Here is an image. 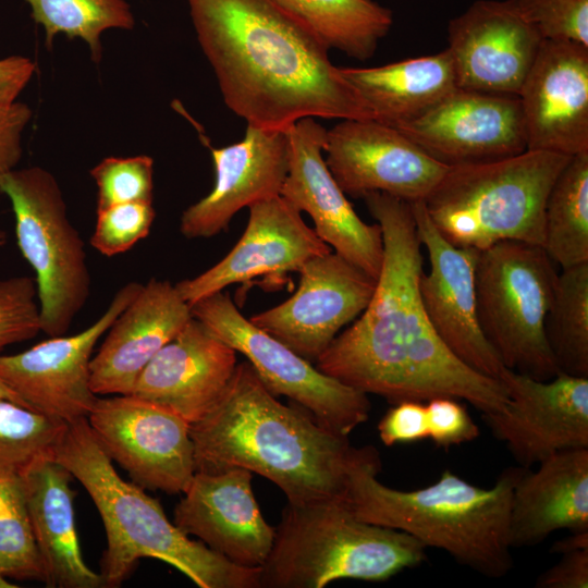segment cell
Instances as JSON below:
<instances>
[{
    "mask_svg": "<svg viewBox=\"0 0 588 588\" xmlns=\"http://www.w3.org/2000/svg\"><path fill=\"white\" fill-rule=\"evenodd\" d=\"M0 193L11 203L17 246L36 275L41 332L63 335L89 297L91 278L59 182L41 167L16 168L1 180Z\"/></svg>",
    "mask_w": 588,
    "mask_h": 588,
    "instance_id": "cell-9",
    "label": "cell"
},
{
    "mask_svg": "<svg viewBox=\"0 0 588 588\" xmlns=\"http://www.w3.org/2000/svg\"><path fill=\"white\" fill-rule=\"evenodd\" d=\"M327 130L305 118L287 130L289 170L281 196L313 219L315 232L333 252L378 279L383 261L382 231L353 209L322 157Z\"/></svg>",
    "mask_w": 588,
    "mask_h": 588,
    "instance_id": "cell-16",
    "label": "cell"
},
{
    "mask_svg": "<svg viewBox=\"0 0 588 588\" xmlns=\"http://www.w3.org/2000/svg\"><path fill=\"white\" fill-rule=\"evenodd\" d=\"M14 587H19V586L12 584V583L8 579V577H5L4 575L0 574V588H14Z\"/></svg>",
    "mask_w": 588,
    "mask_h": 588,
    "instance_id": "cell-46",
    "label": "cell"
},
{
    "mask_svg": "<svg viewBox=\"0 0 588 588\" xmlns=\"http://www.w3.org/2000/svg\"><path fill=\"white\" fill-rule=\"evenodd\" d=\"M526 468H505L488 489L445 469L437 482L402 491L378 480L380 458L375 448H353L343 499L358 519L407 532L426 548L448 552L461 565L500 578L513 567L511 500Z\"/></svg>",
    "mask_w": 588,
    "mask_h": 588,
    "instance_id": "cell-4",
    "label": "cell"
},
{
    "mask_svg": "<svg viewBox=\"0 0 588 588\" xmlns=\"http://www.w3.org/2000/svg\"><path fill=\"white\" fill-rule=\"evenodd\" d=\"M543 330L560 372L588 377V262L558 274Z\"/></svg>",
    "mask_w": 588,
    "mask_h": 588,
    "instance_id": "cell-31",
    "label": "cell"
},
{
    "mask_svg": "<svg viewBox=\"0 0 588 588\" xmlns=\"http://www.w3.org/2000/svg\"><path fill=\"white\" fill-rule=\"evenodd\" d=\"M323 151L340 188L355 198L377 192L424 201L449 169L397 128L372 119H346L327 130Z\"/></svg>",
    "mask_w": 588,
    "mask_h": 588,
    "instance_id": "cell-14",
    "label": "cell"
},
{
    "mask_svg": "<svg viewBox=\"0 0 588 588\" xmlns=\"http://www.w3.org/2000/svg\"><path fill=\"white\" fill-rule=\"evenodd\" d=\"M90 245L101 255L113 257L128 252L145 238L156 211L152 203H124L96 210Z\"/></svg>",
    "mask_w": 588,
    "mask_h": 588,
    "instance_id": "cell-36",
    "label": "cell"
},
{
    "mask_svg": "<svg viewBox=\"0 0 588 588\" xmlns=\"http://www.w3.org/2000/svg\"><path fill=\"white\" fill-rule=\"evenodd\" d=\"M218 339L247 358L264 385L275 396L297 403L324 428L343 437L368 419L367 394L321 372L281 341L245 318L223 291L191 306Z\"/></svg>",
    "mask_w": 588,
    "mask_h": 588,
    "instance_id": "cell-10",
    "label": "cell"
},
{
    "mask_svg": "<svg viewBox=\"0 0 588 588\" xmlns=\"http://www.w3.org/2000/svg\"><path fill=\"white\" fill-rule=\"evenodd\" d=\"M32 115L30 107L24 102H0V182L16 169L23 156V133Z\"/></svg>",
    "mask_w": 588,
    "mask_h": 588,
    "instance_id": "cell-41",
    "label": "cell"
},
{
    "mask_svg": "<svg viewBox=\"0 0 588 588\" xmlns=\"http://www.w3.org/2000/svg\"><path fill=\"white\" fill-rule=\"evenodd\" d=\"M0 574L46 581L19 476L0 475Z\"/></svg>",
    "mask_w": 588,
    "mask_h": 588,
    "instance_id": "cell-34",
    "label": "cell"
},
{
    "mask_svg": "<svg viewBox=\"0 0 588 588\" xmlns=\"http://www.w3.org/2000/svg\"><path fill=\"white\" fill-rule=\"evenodd\" d=\"M296 292L250 322L315 364L342 328L368 306L377 279L333 250L298 270Z\"/></svg>",
    "mask_w": 588,
    "mask_h": 588,
    "instance_id": "cell-13",
    "label": "cell"
},
{
    "mask_svg": "<svg viewBox=\"0 0 588 588\" xmlns=\"http://www.w3.org/2000/svg\"><path fill=\"white\" fill-rule=\"evenodd\" d=\"M393 127L448 167L494 161L527 150L516 95L457 88L419 117Z\"/></svg>",
    "mask_w": 588,
    "mask_h": 588,
    "instance_id": "cell-17",
    "label": "cell"
},
{
    "mask_svg": "<svg viewBox=\"0 0 588 588\" xmlns=\"http://www.w3.org/2000/svg\"><path fill=\"white\" fill-rule=\"evenodd\" d=\"M88 492L102 519L107 548L101 558L105 587H119L140 559L170 564L199 588H260V567L238 566L171 523L158 500L125 481L94 436L87 418L66 424L53 449Z\"/></svg>",
    "mask_w": 588,
    "mask_h": 588,
    "instance_id": "cell-5",
    "label": "cell"
},
{
    "mask_svg": "<svg viewBox=\"0 0 588 588\" xmlns=\"http://www.w3.org/2000/svg\"><path fill=\"white\" fill-rule=\"evenodd\" d=\"M196 471L233 467L275 483L292 504L342 498L353 446L310 414L277 400L248 362L236 365L226 389L191 425Z\"/></svg>",
    "mask_w": 588,
    "mask_h": 588,
    "instance_id": "cell-3",
    "label": "cell"
},
{
    "mask_svg": "<svg viewBox=\"0 0 588 588\" xmlns=\"http://www.w3.org/2000/svg\"><path fill=\"white\" fill-rule=\"evenodd\" d=\"M210 150L215 184L208 195L182 212L180 232L186 238L225 231L242 208L279 196L287 174V130L247 125L242 140Z\"/></svg>",
    "mask_w": 588,
    "mask_h": 588,
    "instance_id": "cell-23",
    "label": "cell"
},
{
    "mask_svg": "<svg viewBox=\"0 0 588 588\" xmlns=\"http://www.w3.org/2000/svg\"><path fill=\"white\" fill-rule=\"evenodd\" d=\"M34 22L45 32V42L51 49L54 37L64 35L83 40L95 63L101 61L105 32L132 30L135 16L126 0H24Z\"/></svg>",
    "mask_w": 588,
    "mask_h": 588,
    "instance_id": "cell-32",
    "label": "cell"
},
{
    "mask_svg": "<svg viewBox=\"0 0 588 588\" xmlns=\"http://www.w3.org/2000/svg\"><path fill=\"white\" fill-rule=\"evenodd\" d=\"M193 318L175 284L151 278L119 314L90 362L97 395L131 394L139 373Z\"/></svg>",
    "mask_w": 588,
    "mask_h": 588,
    "instance_id": "cell-24",
    "label": "cell"
},
{
    "mask_svg": "<svg viewBox=\"0 0 588 588\" xmlns=\"http://www.w3.org/2000/svg\"><path fill=\"white\" fill-rule=\"evenodd\" d=\"M517 96L527 150L588 151V47L543 39Z\"/></svg>",
    "mask_w": 588,
    "mask_h": 588,
    "instance_id": "cell-21",
    "label": "cell"
},
{
    "mask_svg": "<svg viewBox=\"0 0 588 588\" xmlns=\"http://www.w3.org/2000/svg\"><path fill=\"white\" fill-rule=\"evenodd\" d=\"M428 438L448 449L477 439L480 430L464 405L450 396L433 397L426 403Z\"/></svg>",
    "mask_w": 588,
    "mask_h": 588,
    "instance_id": "cell-39",
    "label": "cell"
},
{
    "mask_svg": "<svg viewBox=\"0 0 588 588\" xmlns=\"http://www.w3.org/2000/svg\"><path fill=\"white\" fill-rule=\"evenodd\" d=\"M35 541L50 588H102L100 573L84 561L71 488L72 474L54 456L42 457L19 476Z\"/></svg>",
    "mask_w": 588,
    "mask_h": 588,
    "instance_id": "cell-27",
    "label": "cell"
},
{
    "mask_svg": "<svg viewBox=\"0 0 588 588\" xmlns=\"http://www.w3.org/2000/svg\"><path fill=\"white\" fill-rule=\"evenodd\" d=\"M2 350L3 348L0 347V353H1ZM0 397L1 399H8V400H11V401H14L16 403H20V404L24 405L22 403V401L16 396V394L12 390H10L8 388V385L2 381L1 378H0Z\"/></svg>",
    "mask_w": 588,
    "mask_h": 588,
    "instance_id": "cell-45",
    "label": "cell"
},
{
    "mask_svg": "<svg viewBox=\"0 0 588 588\" xmlns=\"http://www.w3.org/2000/svg\"><path fill=\"white\" fill-rule=\"evenodd\" d=\"M407 532L358 519L345 500L289 503L260 567L259 587L322 588L342 579L383 581L426 560Z\"/></svg>",
    "mask_w": 588,
    "mask_h": 588,
    "instance_id": "cell-6",
    "label": "cell"
},
{
    "mask_svg": "<svg viewBox=\"0 0 588 588\" xmlns=\"http://www.w3.org/2000/svg\"><path fill=\"white\" fill-rule=\"evenodd\" d=\"M143 284L121 286L103 314L73 335L49 336L30 348L0 354V378L22 403L45 416L70 424L87 418L98 400L90 387L95 346Z\"/></svg>",
    "mask_w": 588,
    "mask_h": 588,
    "instance_id": "cell-12",
    "label": "cell"
},
{
    "mask_svg": "<svg viewBox=\"0 0 588 588\" xmlns=\"http://www.w3.org/2000/svg\"><path fill=\"white\" fill-rule=\"evenodd\" d=\"M36 71L35 62L25 56L0 59V102H14L29 84Z\"/></svg>",
    "mask_w": 588,
    "mask_h": 588,
    "instance_id": "cell-43",
    "label": "cell"
},
{
    "mask_svg": "<svg viewBox=\"0 0 588 588\" xmlns=\"http://www.w3.org/2000/svg\"><path fill=\"white\" fill-rule=\"evenodd\" d=\"M543 39L588 47V0H515Z\"/></svg>",
    "mask_w": 588,
    "mask_h": 588,
    "instance_id": "cell-38",
    "label": "cell"
},
{
    "mask_svg": "<svg viewBox=\"0 0 588 588\" xmlns=\"http://www.w3.org/2000/svg\"><path fill=\"white\" fill-rule=\"evenodd\" d=\"M248 210L246 229L229 254L203 273L175 284L191 306L234 283L258 277L278 280L298 272L310 258L332 250L281 195L254 203Z\"/></svg>",
    "mask_w": 588,
    "mask_h": 588,
    "instance_id": "cell-20",
    "label": "cell"
},
{
    "mask_svg": "<svg viewBox=\"0 0 588 588\" xmlns=\"http://www.w3.org/2000/svg\"><path fill=\"white\" fill-rule=\"evenodd\" d=\"M372 119L390 125L413 120L457 89L448 49L376 68H340Z\"/></svg>",
    "mask_w": 588,
    "mask_h": 588,
    "instance_id": "cell-28",
    "label": "cell"
},
{
    "mask_svg": "<svg viewBox=\"0 0 588 588\" xmlns=\"http://www.w3.org/2000/svg\"><path fill=\"white\" fill-rule=\"evenodd\" d=\"M559 529L588 531V448L559 451L526 468L511 500V548L541 543Z\"/></svg>",
    "mask_w": 588,
    "mask_h": 588,
    "instance_id": "cell-26",
    "label": "cell"
},
{
    "mask_svg": "<svg viewBox=\"0 0 588 588\" xmlns=\"http://www.w3.org/2000/svg\"><path fill=\"white\" fill-rule=\"evenodd\" d=\"M7 243V233L0 230V248Z\"/></svg>",
    "mask_w": 588,
    "mask_h": 588,
    "instance_id": "cell-47",
    "label": "cell"
},
{
    "mask_svg": "<svg viewBox=\"0 0 588 588\" xmlns=\"http://www.w3.org/2000/svg\"><path fill=\"white\" fill-rule=\"evenodd\" d=\"M500 381L509 402L482 419L520 466L529 468L559 451L588 448V377L560 372L537 380L505 368Z\"/></svg>",
    "mask_w": 588,
    "mask_h": 588,
    "instance_id": "cell-15",
    "label": "cell"
},
{
    "mask_svg": "<svg viewBox=\"0 0 588 588\" xmlns=\"http://www.w3.org/2000/svg\"><path fill=\"white\" fill-rule=\"evenodd\" d=\"M571 156L541 150L449 167L424 200L439 233L457 247L502 241L543 243L549 192Z\"/></svg>",
    "mask_w": 588,
    "mask_h": 588,
    "instance_id": "cell-7",
    "label": "cell"
},
{
    "mask_svg": "<svg viewBox=\"0 0 588 588\" xmlns=\"http://www.w3.org/2000/svg\"><path fill=\"white\" fill-rule=\"evenodd\" d=\"M41 332L35 278L0 279V347L24 342Z\"/></svg>",
    "mask_w": 588,
    "mask_h": 588,
    "instance_id": "cell-37",
    "label": "cell"
},
{
    "mask_svg": "<svg viewBox=\"0 0 588 588\" xmlns=\"http://www.w3.org/2000/svg\"><path fill=\"white\" fill-rule=\"evenodd\" d=\"M542 247L562 269L588 262V151L571 157L549 192Z\"/></svg>",
    "mask_w": 588,
    "mask_h": 588,
    "instance_id": "cell-30",
    "label": "cell"
},
{
    "mask_svg": "<svg viewBox=\"0 0 588 588\" xmlns=\"http://www.w3.org/2000/svg\"><path fill=\"white\" fill-rule=\"evenodd\" d=\"M416 230L428 254L429 270L418 283L424 310L445 346L477 372L500 380L501 363L479 327L475 268L479 250L457 247L433 225L422 200L411 203Z\"/></svg>",
    "mask_w": 588,
    "mask_h": 588,
    "instance_id": "cell-18",
    "label": "cell"
},
{
    "mask_svg": "<svg viewBox=\"0 0 588 588\" xmlns=\"http://www.w3.org/2000/svg\"><path fill=\"white\" fill-rule=\"evenodd\" d=\"M223 101L247 125L372 119L329 48L274 0H186ZM373 120V119H372Z\"/></svg>",
    "mask_w": 588,
    "mask_h": 588,
    "instance_id": "cell-2",
    "label": "cell"
},
{
    "mask_svg": "<svg viewBox=\"0 0 588 588\" xmlns=\"http://www.w3.org/2000/svg\"><path fill=\"white\" fill-rule=\"evenodd\" d=\"M380 440L387 446L413 443L428 438L426 404L403 401L384 414L378 424Z\"/></svg>",
    "mask_w": 588,
    "mask_h": 588,
    "instance_id": "cell-40",
    "label": "cell"
},
{
    "mask_svg": "<svg viewBox=\"0 0 588 588\" xmlns=\"http://www.w3.org/2000/svg\"><path fill=\"white\" fill-rule=\"evenodd\" d=\"M586 548H588V531H577L554 542L550 551L563 554Z\"/></svg>",
    "mask_w": 588,
    "mask_h": 588,
    "instance_id": "cell-44",
    "label": "cell"
},
{
    "mask_svg": "<svg viewBox=\"0 0 588 588\" xmlns=\"http://www.w3.org/2000/svg\"><path fill=\"white\" fill-rule=\"evenodd\" d=\"M253 473L233 467L196 471L174 510V524L228 561L261 567L275 528L262 517L252 489Z\"/></svg>",
    "mask_w": 588,
    "mask_h": 588,
    "instance_id": "cell-22",
    "label": "cell"
},
{
    "mask_svg": "<svg viewBox=\"0 0 588 588\" xmlns=\"http://www.w3.org/2000/svg\"><path fill=\"white\" fill-rule=\"evenodd\" d=\"M97 441L143 489L183 493L195 473L191 425L133 394L98 397L87 416Z\"/></svg>",
    "mask_w": 588,
    "mask_h": 588,
    "instance_id": "cell-11",
    "label": "cell"
},
{
    "mask_svg": "<svg viewBox=\"0 0 588 588\" xmlns=\"http://www.w3.org/2000/svg\"><path fill=\"white\" fill-rule=\"evenodd\" d=\"M541 245L502 241L479 250L475 268L479 327L507 369L537 380L560 373L543 323L558 279Z\"/></svg>",
    "mask_w": 588,
    "mask_h": 588,
    "instance_id": "cell-8",
    "label": "cell"
},
{
    "mask_svg": "<svg viewBox=\"0 0 588 588\" xmlns=\"http://www.w3.org/2000/svg\"><path fill=\"white\" fill-rule=\"evenodd\" d=\"M65 426L0 397V475L20 476L36 461L53 456Z\"/></svg>",
    "mask_w": 588,
    "mask_h": 588,
    "instance_id": "cell-33",
    "label": "cell"
},
{
    "mask_svg": "<svg viewBox=\"0 0 588 588\" xmlns=\"http://www.w3.org/2000/svg\"><path fill=\"white\" fill-rule=\"evenodd\" d=\"M97 186V209L124 203H154V159L110 156L89 171Z\"/></svg>",
    "mask_w": 588,
    "mask_h": 588,
    "instance_id": "cell-35",
    "label": "cell"
},
{
    "mask_svg": "<svg viewBox=\"0 0 588 588\" xmlns=\"http://www.w3.org/2000/svg\"><path fill=\"white\" fill-rule=\"evenodd\" d=\"M363 198L382 231V267L368 306L315 366L391 404L450 396L482 414L502 411L509 402L504 384L461 362L424 310L418 289L422 246L411 203L377 192Z\"/></svg>",
    "mask_w": 588,
    "mask_h": 588,
    "instance_id": "cell-1",
    "label": "cell"
},
{
    "mask_svg": "<svg viewBox=\"0 0 588 588\" xmlns=\"http://www.w3.org/2000/svg\"><path fill=\"white\" fill-rule=\"evenodd\" d=\"M236 365V352L193 317L147 364L131 394L192 425L220 399Z\"/></svg>",
    "mask_w": 588,
    "mask_h": 588,
    "instance_id": "cell-25",
    "label": "cell"
},
{
    "mask_svg": "<svg viewBox=\"0 0 588 588\" xmlns=\"http://www.w3.org/2000/svg\"><path fill=\"white\" fill-rule=\"evenodd\" d=\"M329 49L370 59L393 24L392 11L372 0H274Z\"/></svg>",
    "mask_w": 588,
    "mask_h": 588,
    "instance_id": "cell-29",
    "label": "cell"
},
{
    "mask_svg": "<svg viewBox=\"0 0 588 588\" xmlns=\"http://www.w3.org/2000/svg\"><path fill=\"white\" fill-rule=\"evenodd\" d=\"M457 87L518 95L543 38L515 0H477L448 26Z\"/></svg>",
    "mask_w": 588,
    "mask_h": 588,
    "instance_id": "cell-19",
    "label": "cell"
},
{
    "mask_svg": "<svg viewBox=\"0 0 588 588\" xmlns=\"http://www.w3.org/2000/svg\"><path fill=\"white\" fill-rule=\"evenodd\" d=\"M537 588H587L588 548L563 553L561 560L536 580Z\"/></svg>",
    "mask_w": 588,
    "mask_h": 588,
    "instance_id": "cell-42",
    "label": "cell"
}]
</instances>
